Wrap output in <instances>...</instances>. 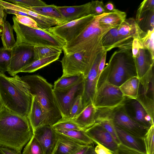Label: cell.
I'll list each match as a JSON object with an SVG mask.
<instances>
[{"label":"cell","mask_w":154,"mask_h":154,"mask_svg":"<svg viewBox=\"0 0 154 154\" xmlns=\"http://www.w3.org/2000/svg\"><path fill=\"white\" fill-rule=\"evenodd\" d=\"M125 98L119 87L104 82L97 88L92 103L96 108H112L122 104Z\"/></svg>","instance_id":"cell-9"},{"label":"cell","mask_w":154,"mask_h":154,"mask_svg":"<svg viewBox=\"0 0 154 154\" xmlns=\"http://www.w3.org/2000/svg\"><path fill=\"white\" fill-rule=\"evenodd\" d=\"M95 16L90 14L63 24L51 27L47 30L66 43H68L79 35Z\"/></svg>","instance_id":"cell-10"},{"label":"cell","mask_w":154,"mask_h":154,"mask_svg":"<svg viewBox=\"0 0 154 154\" xmlns=\"http://www.w3.org/2000/svg\"><path fill=\"white\" fill-rule=\"evenodd\" d=\"M96 109L93 103H91L72 120L80 128L86 130L95 124Z\"/></svg>","instance_id":"cell-24"},{"label":"cell","mask_w":154,"mask_h":154,"mask_svg":"<svg viewBox=\"0 0 154 154\" xmlns=\"http://www.w3.org/2000/svg\"><path fill=\"white\" fill-rule=\"evenodd\" d=\"M104 51H103L99 54L87 76L85 78L84 89L82 95L84 108L91 103H92L97 89L98 66Z\"/></svg>","instance_id":"cell-14"},{"label":"cell","mask_w":154,"mask_h":154,"mask_svg":"<svg viewBox=\"0 0 154 154\" xmlns=\"http://www.w3.org/2000/svg\"><path fill=\"white\" fill-rule=\"evenodd\" d=\"M34 45L25 43L16 44L12 49L10 63L7 72L15 76L28 64L35 60Z\"/></svg>","instance_id":"cell-11"},{"label":"cell","mask_w":154,"mask_h":154,"mask_svg":"<svg viewBox=\"0 0 154 154\" xmlns=\"http://www.w3.org/2000/svg\"><path fill=\"white\" fill-rule=\"evenodd\" d=\"M85 130H55L57 132L79 141L85 144H93L94 143L88 137Z\"/></svg>","instance_id":"cell-31"},{"label":"cell","mask_w":154,"mask_h":154,"mask_svg":"<svg viewBox=\"0 0 154 154\" xmlns=\"http://www.w3.org/2000/svg\"><path fill=\"white\" fill-rule=\"evenodd\" d=\"M95 123H98L102 126L112 135L117 143L119 145L120 144L114 125L111 121L108 120H103Z\"/></svg>","instance_id":"cell-41"},{"label":"cell","mask_w":154,"mask_h":154,"mask_svg":"<svg viewBox=\"0 0 154 154\" xmlns=\"http://www.w3.org/2000/svg\"><path fill=\"white\" fill-rule=\"evenodd\" d=\"M60 54H57L35 60L22 69L20 72L31 73L35 72L58 60Z\"/></svg>","instance_id":"cell-27"},{"label":"cell","mask_w":154,"mask_h":154,"mask_svg":"<svg viewBox=\"0 0 154 154\" xmlns=\"http://www.w3.org/2000/svg\"><path fill=\"white\" fill-rule=\"evenodd\" d=\"M153 10H154V0H144L141 3L137 10L135 20L138 19L143 13Z\"/></svg>","instance_id":"cell-44"},{"label":"cell","mask_w":154,"mask_h":154,"mask_svg":"<svg viewBox=\"0 0 154 154\" xmlns=\"http://www.w3.org/2000/svg\"><path fill=\"white\" fill-rule=\"evenodd\" d=\"M84 79L67 88L60 90H53L62 118H68L70 109L75 99L78 96L82 95Z\"/></svg>","instance_id":"cell-12"},{"label":"cell","mask_w":154,"mask_h":154,"mask_svg":"<svg viewBox=\"0 0 154 154\" xmlns=\"http://www.w3.org/2000/svg\"><path fill=\"white\" fill-rule=\"evenodd\" d=\"M33 96L27 85L19 76H8L0 72V99L1 104L20 116L28 117Z\"/></svg>","instance_id":"cell-2"},{"label":"cell","mask_w":154,"mask_h":154,"mask_svg":"<svg viewBox=\"0 0 154 154\" xmlns=\"http://www.w3.org/2000/svg\"><path fill=\"white\" fill-rule=\"evenodd\" d=\"M84 79V75L81 74L72 75H62L54 82L53 90H60L67 88Z\"/></svg>","instance_id":"cell-29"},{"label":"cell","mask_w":154,"mask_h":154,"mask_svg":"<svg viewBox=\"0 0 154 154\" xmlns=\"http://www.w3.org/2000/svg\"><path fill=\"white\" fill-rule=\"evenodd\" d=\"M94 147L92 146L88 151L87 154H97L95 152Z\"/></svg>","instance_id":"cell-54"},{"label":"cell","mask_w":154,"mask_h":154,"mask_svg":"<svg viewBox=\"0 0 154 154\" xmlns=\"http://www.w3.org/2000/svg\"><path fill=\"white\" fill-rule=\"evenodd\" d=\"M109 13H104L95 16L79 35L66 43L62 49L64 53H73L84 51L89 56L96 58L100 53L104 51L102 38L110 29L101 27L99 21L101 18Z\"/></svg>","instance_id":"cell-5"},{"label":"cell","mask_w":154,"mask_h":154,"mask_svg":"<svg viewBox=\"0 0 154 154\" xmlns=\"http://www.w3.org/2000/svg\"><path fill=\"white\" fill-rule=\"evenodd\" d=\"M136 65L137 76L143 78L154 65V57L149 51L142 46L136 56L134 58Z\"/></svg>","instance_id":"cell-20"},{"label":"cell","mask_w":154,"mask_h":154,"mask_svg":"<svg viewBox=\"0 0 154 154\" xmlns=\"http://www.w3.org/2000/svg\"><path fill=\"white\" fill-rule=\"evenodd\" d=\"M55 130H85L80 128L72 120L61 118L52 126Z\"/></svg>","instance_id":"cell-35"},{"label":"cell","mask_w":154,"mask_h":154,"mask_svg":"<svg viewBox=\"0 0 154 154\" xmlns=\"http://www.w3.org/2000/svg\"><path fill=\"white\" fill-rule=\"evenodd\" d=\"M135 76L137 74L131 49H118L112 54L101 73L97 88L104 82L119 87Z\"/></svg>","instance_id":"cell-3"},{"label":"cell","mask_w":154,"mask_h":154,"mask_svg":"<svg viewBox=\"0 0 154 154\" xmlns=\"http://www.w3.org/2000/svg\"><path fill=\"white\" fill-rule=\"evenodd\" d=\"M7 14L4 9L0 5V26H2L3 23L6 21Z\"/></svg>","instance_id":"cell-52"},{"label":"cell","mask_w":154,"mask_h":154,"mask_svg":"<svg viewBox=\"0 0 154 154\" xmlns=\"http://www.w3.org/2000/svg\"><path fill=\"white\" fill-rule=\"evenodd\" d=\"M0 154H3L2 153H1V152H0Z\"/></svg>","instance_id":"cell-57"},{"label":"cell","mask_w":154,"mask_h":154,"mask_svg":"<svg viewBox=\"0 0 154 154\" xmlns=\"http://www.w3.org/2000/svg\"><path fill=\"white\" fill-rule=\"evenodd\" d=\"M92 146H93L92 144L85 145L80 148L74 154H87Z\"/></svg>","instance_id":"cell-51"},{"label":"cell","mask_w":154,"mask_h":154,"mask_svg":"<svg viewBox=\"0 0 154 154\" xmlns=\"http://www.w3.org/2000/svg\"><path fill=\"white\" fill-rule=\"evenodd\" d=\"M13 29L16 35V45L25 43L34 46H49L63 49L66 43L48 30L37 29L23 25L12 18Z\"/></svg>","instance_id":"cell-6"},{"label":"cell","mask_w":154,"mask_h":154,"mask_svg":"<svg viewBox=\"0 0 154 154\" xmlns=\"http://www.w3.org/2000/svg\"><path fill=\"white\" fill-rule=\"evenodd\" d=\"M28 117L33 131L40 126L48 125L41 106L33 97Z\"/></svg>","instance_id":"cell-25"},{"label":"cell","mask_w":154,"mask_h":154,"mask_svg":"<svg viewBox=\"0 0 154 154\" xmlns=\"http://www.w3.org/2000/svg\"><path fill=\"white\" fill-rule=\"evenodd\" d=\"M122 104L129 117L140 125L149 129L154 125V120L136 99L125 97Z\"/></svg>","instance_id":"cell-13"},{"label":"cell","mask_w":154,"mask_h":154,"mask_svg":"<svg viewBox=\"0 0 154 154\" xmlns=\"http://www.w3.org/2000/svg\"><path fill=\"white\" fill-rule=\"evenodd\" d=\"M22 6L42 15L60 20L64 21L67 22L63 17L58 9L57 6L55 5H47L45 6L35 7Z\"/></svg>","instance_id":"cell-28"},{"label":"cell","mask_w":154,"mask_h":154,"mask_svg":"<svg viewBox=\"0 0 154 154\" xmlns=\"http://www.w3.org/2000/svg\"><path fill=\"white\" fill-rule=\"evenodd\" d=\"M142 46V45L139 39H134L131 48V51L133 58L136 56L140 48Z\"/></svg>","instance_id":"cell-48"},{"label":"cell","mask_w":154,"mask_h":154,"mask_svg":"<svg viewBox=\"0 0 154 154\" xmlns=\"http://www.w3.org/2000/svg\"><path fill=\"white\" fill-rule=\"evenodd\" d=\"M139 28L143 31L147 32L154 29V10L143 13L135 20Z\"/></svg>","instance_id":"cell-32"},{"label":"cell","mask_w":154,"mask_h":154,"mask_svg":"<svg viewBox=\"0 0 154 154\" xmlns=\"http://www.w3.org/2000/svg\"><path fill=\"white\" fill-rule=\"evenodd\" d=\"M154 125L148 129L144 138L146 154H154Z\"/></svg>","instance_id":"cell-40"},{"label":"cell","mask_w":154,"mask_h":154,"mask_svg":"<svg viewBox=\"0 0 154 154\" xmlns=\"http://www.w3.org/2000/svg\"><path fill=\"white\" fill-rule=\"evenodd\" d=\"M1 100H0V106H1Z\"/></svg>","instance_id":"cell-56"},{"label":"cell","mask_w":154,"mask_h":154,"mask_svg":"<svg viewBox=\"0 0 154 154\" xmlns=\"http://www.w3.org/2000/svg\"><path fill=\"white\" fill-rule=\"evenodd\" d=\"M95 143L97 145L94 149L97 154H113L110 150L99 143L96 142Z\"/></svg>","instance_id":"cell-47"},{"label":"cell","mask_w":154,"mask_h":154,"mask_svg":"<svg viewBox=\"0 0 154 154\" xmlns=\"http://www.w3.org/2000/svg\"><path fill=\"white\" fill-rule=\"evenodd\" d=\"M0 152L3 154H22L21 151L0 145Z\"/></svg>","instance_id":"cell-49"},{"label":"cell","mask_w":154,"mask_h":154,"mask_svg":"<svg viewBox=\"0 0 154 154\" xmlns=\"http://www.w3.org/2000/svg\"><path fill=\"white\" fill-rule=\"evenodd\" d=\"M90 14L95 16L106 13L104 5L102 1H92L90 2Z\"/></svg>","instance_id":"cell-43"},{"label":"cell","mask_w":154,"mask_h":154,"mask_svg":"<svg viewBox=\"0 0 154 154\" xmlns=\"http://www.w3.org/2000/svg\"><path fill=\"white\" fill-rule=\"evenodd\" d=\"M33 135L28 117L0 106V145L21 151Z\"/></svg>","instance_id":"cell-1"},{"label":"cell","mask_w":154,"mask_h":154,"mask_svg":"<svg viewBox=\"0 0 154 154\" xmlns=\"http://www.w3.org/2000/svg\"><path fill=\"white\" fill-rule=\"evenodd\" d=\"M113 154H141L138 152L128 148L120 144Z\"/></svg>","instance_id":"cell-46"},{"label":"cell","mask_w":154,"mask_h":154,"mask_svg":"<svg viewBox=\"0 0 154 154\" xmlns=\"http://www.w3.org/2000/svg\"><path fill=\"white\" fill-rule=\"evenodd\" d=\"M104 9L106 13H109L115 8L112 2H109L104 5Z\"/></svg>","instance_id":"cell-53"},{"label":"cell","mask_w":154,"mask_h":154,"mask_svg":"<svg viewBox=\"0 0 154 154\" xmlns=\"http://www.w3.org/2000/svg\"><path fill=\"white\" fill-rule=\"evenodd\" d=\"M118 30L121 38L131 48L134 39L140 40L146 32L140 29L135 20L132 17L126 19L118 27Z\"/></svg>","instance_id":"cell-17"},{"label":"cell","mask_w":154,"mask_h":154,"mask_svg":"<svg viewBox=\"0 0 154 154\" xmlns=\"http://www.w3.org/2000/svg\"><path fill=\"white\" fill-rule=\"evenodd\" d=\"M2 32V29L1 28V26H0V33Z\"/></svg>","instance_id":"cell-55"},{"label":"cell","mask_w":154,"mask_h":154,"mask_svg":"<svg viewBox=\"0 0 154 154\" xmlns=\"http://www.w3.org/2000/svg\"><path fill=\"white\" fill-rule=\"evenodd\" d=\"M126 16L125 12L115 9L108 14L101 18L99 23L102 28L111 29L121 25L126 19Z\"/></svg>","instance_id":"cell-23"},{"label":"cell","mask_w":154,"mask_h":154,"mask_svg":"<svg viewBox=\"0 0 154 154\" xmlns=\"http://www.w3.org/2000/svg\"><path fill=\"white\" fill-rule=\"evenodd\" d=\"M154 29L148 31L145 36L139 40L143 47L148 50L154 57Z\"/></svg>","instance_id":"cell-38"},{"label":"cell","mask_w":154,"mask_h":154,"mask_svg":"<svg viewBox=\"0 0 154 154\" xmlns=\"http://www.w3.org/2000/svg\"><path fill=\"white\" fill-rule=\"evenodd\" d=\"M33 133L45 154H52L56 144L57 136L56 131L52 126L46 125L40 126Z\"/></svg>","instance_id":"cell-15"},{"label":"cell","mask_w":154,"mask_h":154,"mask_svg":"<svg viewBox=\"0 0 154 154\" xmlns=\"http://www.w3.org/2000/svg\"><path fill=\"white\" fill-rule=\"evenodd\" d=\"M7 1L15 5L26 7H39L47 5L40 0H8Z\"/></svg>","instance_id":"cell-42"},{"label":"cell","mask_w":154,"mask_h":154,"mask_svg":"<svg viewBox=\"0 0 154 154\" xmlns=\"http://www.w3.org/2000/svg\"><path fill=\"white\" fill-rule=\"evenodd\" d=\"M1 39L3 47L11 49L16 45L13 33V28L8 21H5L2 26Z\"/></svg>","instance_id":"cell-30"},{"label":"cell","mask_w":154,"mask_h":154,"mask_svg":"<svg viewBox=\"0 0 154 154\" xmlns=\"http://www.w3.org/2000/svg\"><path fill=\"white\" fill-rule=\"evenodd\" d=\"M105 120L111 121L114 125L140 138H144L149 129L130 118L122 104L112 108H96L95 123Z\"/></svg>","instance_id":"cell-7"},{"label":"cell","mask_w":154,"mask_h":154,"mask_svg":"<svg viewBox=\"0 0 154 154\" xmlns=\"http://www.w3.org/2000/svg\"><path fill=\"white\" fill-rule=\"evenodd\" d=\"M90 5V2L79 5L57 6V8L63 17L68 22L91 14Z\"/></svg>","instance_id":"cell-21"},{"label":"cell","mask_w":154,"mask_h":154,"mask_svg":"<svg viewBox=\"0 0 154 154\" xmlns=\"http://www.w3.org/2000/svg\"><path fill=\"white\" fill-rule=\"evenodd\" d=\"M15 17L17 21L23 25L34 28L41 29L38 26L35 21L30 17L21 15H16Z\"/></svg>","instance_id":"cell-45"},{"label":"cell","mask_w":154,"mask_h":154,"mask_svg":"<svg viewBox=\"0 0 154 154\" xmlns=\"http://www.w3.org/2000/svg\"><path fill=\"white\" fill-rule=\"evenodd\" d=\"M22 154H45L41 146L33 135L26 144Z\"/></svg>","instance_id":"cell-37"},{"label":"cell","mask_w":154,"mask_h":154,"mask_svg":"<svg viewBox=\"0 0 154 154\" xmlns=\"http://www.w3.org/2000/svg\"><path fill=\"white\" fill-rule=\"evenodd\" d=\"M56 132L57 142L52 154H74L82 147L87 145Z\"/></svg>","instance_id":"cell-19"},{"label":"cell","mask_w":154,"mask_h":154,"mask_svg":"<svg viewBox=\"0 0 154 154\" xmlns=\"http://www.w3.org/2000/svg\"><path fill=\"white\" fill-rule=\"evenodd\" d=\"M118 27L111 29L103 36L102 43L104 51L107 52L114 48L120 49H131V48L119 36Z\"/></svg>","instance_id":"cell-22"},{"label":"cell","mask_w":154,"mask_h":154,"mask_svg":"<svg viewBox=\"0 0 154 154\" xmlns=\"http://www.w3.org/2000/svg\"><path fill=\"white\" fill-rule=\"evenodd\" d=\"M12 49H8L3 47L0 48V72L4 73L7 72L10 63Z\"/></svg>","instance_id":"cell-36"},{"label":"cell","mask_w":154,"mask_h":154,"mask_svg":"<svg viewBox=\"0 0 154 154\" xmlns=\"http://www.w3.org/2000/svg\"><path fill=\"white\" fill-rule=\"evenodd\" d=\"M107 52L104 51L103 56L100 62L98 70V81L101 73L103 71L106 64V57Z\"/></svg>","instance_id":"cell-50"},{"label":"cell","mask_w":154,"mask_h":154,"mask_svg":"<svg viewBox=\"0 0 154 154\" xmlns=\"http://www.w3.org/2000/svg\"><path fill=\"white\" fill-rule=\"evenodd\" d=\"M85 131L94 143H99L113 153L117 149L119 145L112 135L100 124L95 123Z\"/></svg>","instance_id":"cell-16"},{"label":"cell","mask_w":154,"mask_h":154,"mask_svg":"<svg viewBox=\"0 0 154 154\" xmlns=\"http://www.w3.org/2000/svg\"><path fill=\"white\" fill-rule=\"evenodd\" d=\"M84 109L82 95H79L76 98L72 105L68 117L67 119L71 120L74 119Z\"/></svg>","instance_id":"cell-39"},{"label":"cell","mask_w":154,"mask_h":154,"mask_svg":"<svg viewBox=\"0 0 154 154\" xmlns=\"http://www.w3.org/2000/svg\"><path fill=\"white\" fill-rule=\"evenodd\" d=\"M35 60L57 54H61V48L49 46H34Z\"/></svg>","instance_id":"cell-33"},{"label":"cell","mask_w":154,"mask_h":154,"mask_svg":"<svg viewBox=\"0 0 154 154\" xmlns=\"http://www.w3.org/2000/svg\"><path fill=\"white\" fill-rule=\"evenodd\" d=\"M140 84L139 79L135 76L128 79L119 88L125 96L136 99L139 93Z\"/></svg>","instance_id":"cell-26"},{"label":"cell","mask_w":154,"mask_h":154,"mask_svg":"<svg viewBox=\"0 0 154 154\" xmlns=\"http://www.w3.org/2000/svg\"><path fill=\"white\" fill-rule=\"evenodd\" d=\"M64 54L61 60L62 75L81 74L85 78L95 60L89 57L84 51Z\"/></svg>","instance_id":"cell-8"},{"label":"cell","mask_w":154,"mask_h":154,"mask_svg":"<svg viewBox=\"0 0 154 154\" xmlns=\"http://www.w3.org/2000/svg\"><path fill=\"white\" fill-rule=\"evenodd\" d=\"M136 99L141 104L148 115L154 120V100L143 92L139 93Z\"/></svg>","instance_id":"cell-34"},{"label":"cell","mask_w":154,"mask_h":154,"mask_svg":"<svg viewBox=\"0 0 154 154\" xmlns=\"http://www.w3.org/2000/svg\"><path fill=\"white\" fill-rule=\"evenodd\" d=\"M41 106L48 125L52 126L62 118L54 96L53 86L42 77L37 75L20 77Z\"/></svg>","instance_id":"cell-4"},{"label":"cell","mask_w":154,"mask_h":154,"mask_svg":"<svg viewBox=\"0 0 154 154\" xmlns=\"http://www.w3.org/2000/svg\"><path fill=\"white\" fill-rule=\"evenodd\" d=\"M120 144L141 154H146L144 138L134 136L114 125Z\"/></svg>","instance_id":"cell-18"}]
</instances>
